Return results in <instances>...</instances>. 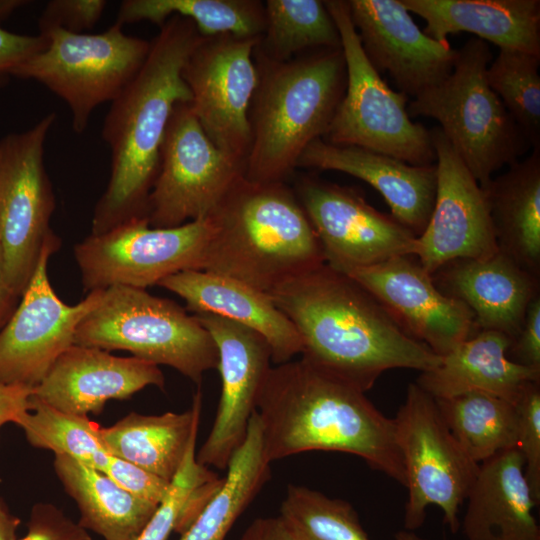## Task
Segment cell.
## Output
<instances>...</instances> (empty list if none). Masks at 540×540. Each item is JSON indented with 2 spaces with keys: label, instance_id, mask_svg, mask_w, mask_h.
I'll use <instances>...</instances> for the list:
<instances>
[{
  "label": "cell",
  "instance_id": "6da1fadb",
  "mask_svg": "<svg viewBox=\"0 0 540 540\" xmlns=\"http://www.w3.org/2000/svg\"><path fill=\"white\" fill-rule=\"evenodd\" d=\"M268 295L297 330L301 358L364 393L387 370L425 372L441 361L408 336L363 286L326 263L282 282Z\"/></svg>",
  "mask_w": 540,
  "mask_h": 540
},
{
  "label": "cell",
  "instance_id": "7a4b0ae2",
  "mask_svg": "<svg viewBox=\"0 0 540 540\" xmlns=\"http://www.w3.org/2000/svg\"><path fill=\"white\" fill-rule=\"evenodd\" d=\"M256 412L270 464L307 451H337L406 485L393 418L361 390L302 358L270 368Z\"/></svg>",
  "mask_w": 540,
  "mask_h": 540
},
{
  "label": "cell",
  "instance_id": "3957f363",
  "mask_svg": "<svg viewBox=\"0 0 540 540\" xmlns=\"http://www.w3.org/2000/svg\"><path fill=\"white\" fill-rule=\"evenodd\" d=\"M201 37L189 19L168 18L136 76L111 102L102 129L111 149V175L94 209L91 234L146 218L172 111L178 103L191 102L182 69Z\"/></svg>",
  "mask_w": 540,
  "mask_h": 540
},
{
  "label": "cell",
  "instance_id": "277c9868",
  "mask_svg": "<svg viewBox=\"0 0 540 540\" xmlns=\"http://www.w3.org/2000/svg\"><path fill=\"white\" fill-rule=\"evenodd\" d=\"M253 58L258 82L248 113L251 144L243 176L285 182L304 149L325 135L344 96L343 51L323 49L275 61L255 49Z\"/></svg>",
  "mask_w": 540,
  "mask_h": 540
},
{
  "label": "cell",
  "instance_id": "5b68a950",
  "mask_svg": "<svg viewBox=\"0 0 540 540\" xmlns=\"http://www.w3.org/2000/svg\"><path fill=\"white\" fill-rule=\"evenodd\" d=\"M214 233L203 270L269 293L322 263L317 235L285 182L241 177L209 216Z\"/></svg>",
  "mask_w": 540,
  "mask_h": 540
},
{
  "label": "cell",
  "instance_id": "8992f818",
  "mask_svg": "<svg viewBox=\"0 0 540 540\" xmlns=\"http://www.w3.org/2000/svg\"><path fill=\"white\" fill-rule=\"evenodd\" d=\"M489 44L477 37L457 50L449 76L408 102L409 117L437 120L467 169L484 189L492 174L530 147L486 78Z\"/></svg>",
  "mask_w": 540,
  "mask_h": 540
},
{
  "label": "cell",
  "instance_id": "52a82bcc",
  "mask_svg": "<svg viewBox=\"0 0 540 540\" xmlns=\"http://www.w3.org/2000/svg\"><path fill=\"white\" fill-rule=\"evenodd\" d=\"M74 344L128 351L170 366L197 385L206 371L218 367L216 344L194 315L170 299L134 287L105 289L101 303L78 325Z\"/></svg>",
  "mask_w": 540,
  "mask_h": 540
},
{
  "label": "cell",
  "instance_id": "ba28073f",
  "mask_svg": "<svg viewBox=\"0 0 540 540\" xmlns=\"http://www.w3.org/2000/svg\"><path fill=\"white\" fill-rule=\"evenodd\" d=\"M324 3L340 34L346 89L322 139L373 150L411 165L434 164L430 130L411 120L408 96L390 88L366 57L347 1Z\"/></svg>",
  "mask_w": 540,
  "mask_h": 540
},
{
  "label": "cell",
  "instance_id": "9c48e42d",
  "mask_svg": "<svg viewBox=\"0 0 540 540\" xmlns=\"http://www.w3.org/2000/svg\"><path fill=\"white\" fill-rule=\"evenodd\" d=\"M45 49L14 68L10 75L33 79L70 108L72 127L85 131L94 109L115 100L133 80L150 51L151 42L130 36L115 23L98 34L55 28Z\"/></svg>",
  "mask_w": 540,
  "mask_h": 540
},
{
  "label": "cell",
  "instance_id": "30bf717a",
  "mask_svg": "<svg viewBox=\"0 0 540 540\" xmlns=\"http://www.w3.org/2000/svg\"><path fill=\"white\" fill-rule=\"evenodd\" d=\"M405 469L408 498L404 528L419 529L430 505L439 507L452 533L460 529L459 512L475 481L479 464L464 451L446 425L436 400L416 383L393 418Z\"/></svg>",
  "mask_w": 540,
  "mask_h": 540
},
{
  "label": "cell",
  "instance_id": "8fae6325",
  "mask_svg": "<svg viewBox=\"0 0 540 540\" xmlns=\"http://www.w3.org/2000/svg\"><path fill=\"white\" fill-rule=\"evenodd\" d=\"M213 233L210 217L173 228H154L147 218L137 217L107 232L90 234L74 246L83 288L88 292L112 286L146 289L173 274L203 270Z\"/></svg>",
  "mask_w": 540,
  "mask_h": 540
},
{
  "label": "cell",
  "instance_id": "7c38bea8",
  "mask_svg": "<svg viewBox=\"0 0 540 540\" xmlns=\"http://www.w3.org/2000/svg\"><path fill=\"white\" fill-rule=\"evenodd\" d=\"M55 113L32 128L0 140V250L3 271L12 291H25L46 241L55 233V208L44 164V144Z\"/></svg>",
  "mask_w": 540,
  "mask_h": 540
},
{
  "label": "cell",
  "instance_id": "4fadbf2b",
  "mask_svg": "<svg viewBox=\"0 0 540 540\" xmlns=\"http://www.w3.org/2000/svg\"><path fill=\"white\" fill-rule=\"evenodd\" d=\"M243 174L244 163L210 140L190 103L176 104L148 196L149 225L173 228L209 217Z\"/></svg>",
  "mask_w": 540,
  "mask_h": 540
},
{
  "label": "cell",
  "instance_id": "5bb4252c",
  "mask_svg": "<svg viewBox=\"0 0 540 540\" xmlns=\"http://www.w3.org/2000/svg\"><path fill=\"white\" fill-rule=\"evenodd\" d=\"M261 37H201L182 69L191 109L203 130L244 164L251 144L249 107L258 82L253 53Z\"/></svg>",
  "mask_w": 540,
  "mask_h": 540
},
{
  "label": "cell",
  "instance_id": "9a60e30c",
  "mask_svg": "<svg viewBox=\"0 0 540 540\" xmlns=\"http://www.w3.org/2000/svg\"><path fill=\"white\" fill-rule=\"evenodd\" d=\"M60 244L56 234L46 241L19 304L0 330L2 383L36 387L56 359L74 345L78 325L103 299L105 290L89 292L76 305L57 296L47 266Z\"/></svg>",
  "mask_w": 540,
  "mask_h": 540
},
{
  "label": "cell",
  "instance_id": "2e32d148",
  "mask_svg": "<svg viewBox=\"0 0 540 540\" xmlns=\"http://www.w3.org/2000/svg\"><path fill=\"white\" fill-rule=\"evenodd\" d=\"M321 245L325 263L346 272L412 255L416 235L372 207L359 190L317 177L300 179L295 192Z\"/></svg>",
  "mask_w": 540,
  "mask_h": 540
},
{
  "label": "cell",
  "instance_id": "e0dca14e",
  "mask_svg": "<svg viewBox=\"0 0 540 540\" xmlns=\"http://www.w3.org/2000/svg\"><path fill=\"white\" fill-rule=\"evenodd\" d=\"M437 186L432 213L413 256L431 275L458 259H485L499 251L484 190L439 127L430 130Z\"/></svg>",
  "mask_w": 540,
  "mask_h": 540
},
{
  "label": "cell",
  "instance_id": "ac0fdd59",
  "mask_svg": "<svg viewBox=\"0 0 540 540\" xmlns=\"http://www.w3.org/2000/svg\"><path fill=\"white\" fill-rule=\"evenodd\" d=\"M218 351L222 389L216 417L196 453L205 467L226 470L243 444L260 390L272 367L269 344L256 331L211 313H194Z\"/></svg>",
  "mask_w": 540,
  "mask_h": 540
},
{
  "label": "cell",
  "instance_id": "d6986e66",
  "mask_svg": "<svg viewBox=\"0 0 540 540\" xmlns=\"http://www.w3.org/2000/svg\"><path fill=\"white\" fill-rule=\"evenodd\" d=\"M344 273L370 292L408 336L439 356L479 331L470 308L442 293L412 255Z\"/></svg>",
  "mask_w": 540,
  "mask_h": 540
},
{
  "label": "cell",
  "instance_id": "ffe728a7",
  "mask_svg": "<svg viewBox=\"0 0 540 540\" xmlns=\"http://www.w3.org/2000/svg\"><path fill=\"white\" fill-rule=\"evenodd\" d=\"M363 51L400 92L416 97L451 73L457 50L423 32L400 0H348Z\"/></svg>",
  "mask_w": 540,
  "mask_h": 540
},
{
  "label": "cell",
  "instance_id": "44dd1931",
  "mask_svg": "<svg viewBox=\"0 0 540 540\" xmlns=\"http://www.w3.org/2000/svg\"><path fill=\"white\" fill-rule=\"evenodd\" d=\"M147 386L164 390L158 365L74 344L56 359L32 395L61 412L87 416L101 413L109 400L129 399Z\"/></svg>",
  "mask_w": 540,
  "mask_h": 540
},
{
  "label": "cell",
  "instance_id": "7402d4cb",
  "mask_svg": "<svg viewBox=\"0 0 540 540\" xmlns=\"http://www.w3.org/2000/svg\"><path fill=\"white\" fill-rule=\"evenodd\" d=\"M297 167L335 170L365 181L385 199L390 215L416 237L422 234L432 213L436 163L411 165L373 150L334 145L318 138L304 149Z\"/></svg>",
  "mask_w": 540,
  "mask_h": 540
},
{
  "label": "cell",
  "instance_id": "603a6c76",
  "mask_svg": "<svg viewBox=\"0 0 540 540\" xmlns=\"http://www.w3.org/2000/svg\"><path fill=\"white\" fill-rule=\"evenodd\" d=\"M438 289L465 303L478 330H494L511 340L523 325L530 302L540 294V277L498 251L485 259H458L432 274Z\"/></svg>",
  "mask_w": 540,
  "mask_h": 540
},
{
  "label": "cell",
  "instance_id": "cb8c5ba5",
  "mask_svg": "<svg viewBox=\"0 0 540 540\" xmlns=\"http://www.w3.org/2000/svg\"><path fill=\"white\" fill-rule=\"evenodd\" d=\"M158 286L181 297L189 311L219 315L259 333L269 344L274 364L301 353L297 330L268 293L204 270L173 274Z\"/></svg>",
  "mask_w": 540,
  "mask_h": 540
},
{
  "label": "cell",
  "instance_id": "d4e9b609",
  "mask_svg": "<svg viewBox=\"0 0 540 540\" xmlns=\"http://www.w3.org/2000/svg\"><path fill=\"white\" fill-rule=\"evenodd\" d=\"M460 527L466 540H540L532 513L537 505L517 448L479 464Z\"/></svg>",
  "mask_w": 540,
  "mask_h": 540
},
{
  "label": "cell",
  "instance_id": "484cf974",
  "mask_svg": "<svg viewBox=\"0 0 540 540\" xmlns=\"http://www.w3.org/2000/svg\"><path fill=\"white\" fill-rule=\"evenodd\" d=\"M426 21L425 33L450 48L448 35L469 32L500 49L540 56L539 0H400Z\"/></svg>",
  "mask_w": 540,
  "mask_h": 540
},
{
  "label": "cell",
  "instance_id": "4316f807",
  "mask_svg": "<svg viewBox=\"0 0 540 540\" xmlns=\"http://www.w3.org/2000/svg\"><path fill=\"white\" fill-rule=\"evenodd\" d=\"M510 343L504 333L479 330L441 356L437 367L421 372L415 383L436 400L482 392L515 403L529 382L540 381V371L512 362Z\"/></svg>",
  "mask_w": 540,
  "mask_h": 540
},
{
  "label": "cell",
  "instance_id": "83f0119b",
  "mask_svg": "<svg viewBox=\"0 0 540 540\" xmlns=\"http://www.w3.org/2000/svg\"><path fill=\"white\" fill-rule=\"evenodd\" d=\"M483 190L499 251L540 277V147Z\"/></svg>",
  "mask_w": 540,
  "mask_h": 540
},
{
  "label": "cell",
  "instance_id": "f1b7e54d",
  "mask_svg": "<svg viewBox=\"0 0 540 540\" xmlns=\"http://www.w3.org/2000/svg\"><path fill=\"white\" fill-rule=\"evenodd\" d=\"M201 407L202 394L197 390L187 411L131 412L110 427H100V439L114 456L170 483L197 438Z\"/></svg>",
  "mask_w": 540,
  "mask_h": 540
},
{
  "label": "cell",
  "instance_id": "f546056e",
  "mask_svg": "<svg viewBox=\"0 0 540 540\" xmlns=\"http://www.w3.org/2000/svg\"><path fill=\"white\" fill-rule=\"evenodd\" d=\"M53 467L79 508V524L104 540L134 539L158 506L69 456L55 455Z\"/></svg>",
  "mask_w": 540,
  "mask_h": 540
},
{
  "label": "cell",
  "instance_id": "4dcf8cb0",
  "mask_svg": "<svg viewBox=\"0 0 540 540\" xmlns=\"http://www.w3.org/2000/svg\"><path fill=\"white\" fill-rule=\"evenodd\" d=\"M223 482L179 540H225L236 520L270 479L255 411L246 438L227 467Z\"/></svg>",
  "mask_w": 540,
  "mask_h": 540
},
{
  "label": "cell",
  "instance_id": "1f68e13d",
  "mask_svg": "<svg viewBox=\"0 0 540 540\" xmlns=\"http://www.w3.org/2000/svg\"><path fill=\"white\" fill-rule=\"evenodd\" d=\"M173 15L189 19L202 37H261L265 7L257 0H126L115 23L149 21L160 27Z\"/></svg>",
  "mask_w": 540,
  "mask_h": 540
},
{
  "label": "cell",
  "instance_id": "d6a6232c",
  "mask_svg": "<svg viewBox=\"0 0 540 540\" xmlns=\"http://www.w3.org/2000/svg\"><path fill=\"white\" fill-rule=\"evenodd\" d=\"M436 402L446 425L474 462L480 464L498 453L517 448L515 403L482 392H468Z\"/></svg>",
  "mask_w": 540,
  "mask_h": 540
},
{
  "label": "cell",
  "instance_id": "836d02e7",
  "mask_svg": "<svg viewBox=\"0 0 540 540\" xmlns=\"http://www.w3.org/2000/svg\"><path fill=\"white\" fill-rule=\"evenodd\" d=\"M265 31L256 50L275 61L301 53L341 48L337 26L324 1L267 0Z\"/></svg>",
  "mask_w": 540,
  "mask_h": 540
},
{
  "label": "cell",
  "instance_id": "e575fe53",
  "mask_svg": "<svg viewBox=\"0 0 540 540\" xmlns=\"http://www.w3.org/2000/svg\"><path fill=\"white\" fill-rule=\"evenodd\" d=\"M17 425L33 447L69 456L105 475L116 459L102 443L96 422L61 412L33 395Z\"/></svg>",
  "mask_w": 540,
  "mask_h": 540
},
{
  "label": "cell",
  "instance_id": "d590c367",
  "mask_svg": "<svg viewBox=\"0 0 540 540\" xmlns=\"http://www.w3.org/2000/svg\"><path fill=\"white\" fill-rule=\"evenodd\" d=\"M295 540H371L354 507L302 485H288L279 515Z\"/></svg>",
  "mask_w": 540,
  "mask_h": 540
},
{
  "label": "cell",
  "instance_id": "8d00e7d4",
  "mask_svg": "<svg viewBox=\"0 0 540 540\" xmlns=\"http://www.w3.org/2000/svg\"><path fill=\"white\" fill-rule=\"evenodd\" d=\"M540 56L500 49L486 78L533 148L540 147Z\"/></svg>",
  "mask_w": 540,
  "mask_h": 540
},
{
  "label": "cell",
  "instance_id": "74e56055",
  "mask_svg": "<svg viewBox=\"0 0 540 540\" xmlns=\"http://www.w3.org/2000/svg\"><path fill=\"white\" fill-rule=\"evenodd\" d=\"M196 439L191 442L177 474L152 517L132 540H167L191 500L207 483L218 477L208 467L197 462Z\"/></svg>",
  "mask_w": 540,
  "mask_h": 540
},
{
  "label": "cell",
  "instance_id": "f35d334b",
  "mask_svg": "<svg viewBox=\"0 0 540 540\" xmlns=\"http://www.w3.org/2000/svg\"><path fill=\"white\" fill-rule=\"evenodd\" d=\"M517 449L524 459V475L536 504L540 503V381L529 382L515 402Z\"/></svg>",
  "mask_w": 540,
  "mask_h": 540
},
{
  "label": "cell",
  "instance_id": "ab89813d",
  "mask_svg": "<svg viewBox=\"0 0 540 540\" xmlns=\"http://www.w3.org/2000/svg\"><path fill=\"white\" fill-rule=\"evenodd\" d=\"M106 4L104 0L49 1L38 21L40 33L55 28L83 33L98 22Z\"/></svg>",
  "mask_w": 540,
  "mask_h": 540
},
{
  "label": "cell",
  "instance_id": "60d3db41",
  "mask_svg": "<svg viewBox=\"0 0 540 540\" xmlns=\"http://www.w3.org/2000/svg\"><path fill=\"white\" fill-rule=\"evenodd\" d=\"M18 540H91V537L53 504L37 503L31 510L26 535Z\"/></svg>",
  "mask_w": 540,
  "mask_h": 540
},
{
  "label": "cell",
  "instance_id": "b9f144b4",
  "mask_svg": "<svg viewBox=\"0 0 540 540\" xmlns=\"http://www.w3.org/2000/svg\"><path fill=\"white\" fill-rule=\"evenodd\" d=\"M21 4L22 1H0V21ZM48 41L44 34H16L0 25V77L10 75L14 68L45 49Z\"/></svg>",
  "mask_w": 540,
  "mask_h": 540
},
{
  "label": "cell",
  "instance_id": "7bdbcfd3",
  "mask_svg": "<svg viewBox=\"0 0 540 540\" xmlns=\"http://www.w3.org/2000/svg\"><path fill=\"white\" fill-rule=\"evenodd\" d=\"M507 357L516 364L540 371V294L530 302L523 325L508 347Z\"/></svg>",
  "mask_w": 540,
  "mask_h": 540
},
{
  "label": "cell",
  "instance_id": "ee69618b",
  "mask_svg": "<svg viewBox=\"0 0 540 540\" xmlns=\"http://www.w3.org/2000/svg\"><path fill=\"white\" fill-rule=\"evenodd\" d=\"M33 388L0 382V429L7 423L18 424L29 410Z\"/></svg>",
  "mask_w": 540,
  "mask_h": 540
},
{
  "label": "cell",
  "instance_id": "f6af8a7d",
  "mask_svg": "<svg viewBox=\"0 0 540 540\" xmlns=\"http://www.w3.org/2000/svg\"><path fill=\"white\" fill-rule=\"evenodd\" d=\"M239 540H295L280 516L257 518Z\"/></svg>",
  "mask_w": 540,
  "mask_h": 540
},
{
  "label": "cell",
  "instance_id": "bcb514c9",
  "mask_svg": "<svg viewBox=\"0 0 540 540\" xmlns=\"http://www.w3.org/2000/svg\"><path fill=\"white\" fill-rule=\"evenodd\" d=\"M20 299L8 285L2 265V257L0 250V330L7 323L12 313L14 312L17 301Z\"/></svg>",
  "mask_w": 540,
  "mask_h": 540
},
{
  "label": "cell",
  "instance_id": "7dc6e473",
  "mask_svg": "<svg viewBox=\"0 0 540 540\" xmlns=\"http://www.w3.org/2000/svg\"><path fill=\"white\" fill-rule=\"evenodd\" d=\"M20 519L12 515L0 499V540H17L16 530Z\"/></svg>",
  "mask_w": 540,
  "mask_h": 540
},
{
  "label": "cell",
  "instance_id": "c3c4849f",
  "mask_svg": "<svg viewBox=\"0 0 540 540\" xmlns=\"http://www.w3.org/2000/svg\"><path fill=\"white\" fill-rule=\"evenodd\" d=\"M395 540H426L413 531L401 530L394 535Z\"/></svg>",
  "mask_w": 540,
  "mask_h": 540
}]
</instances>
